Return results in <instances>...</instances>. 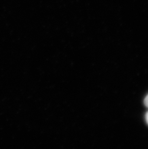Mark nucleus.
Listing matches in <instances>:
<instances>
[{"mask_svg":"<svg viewBox=\"0 0 148 149\" xmlns=\"http://www.w3.org/2000/svg\"><path fill=\"white\" fill-rule=\"evenodd\" d=\"M144 104L145 105L146 107L148 108V94L146 96L144 100Z\"/></svg>","mask_w":148,"mask_h":149,"instance_id":"nucleus-1","label":"nucleus"},{"mask_svg":"<svg viewBox=\"0 0 148 149\" xmlns=\"http://www.w3.org/2000/svg\"><path fill=\"white\" fill-rule=\"evenodd\" d=\"M145 120L146 122L147 123V124L148 125V111L145 114Z\"/></svg>","mask_w":148,"mask_h":149,"instance_id":"nucleus-2","label":"nucleus"}]
</instances>
